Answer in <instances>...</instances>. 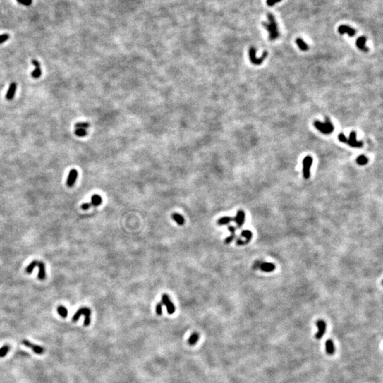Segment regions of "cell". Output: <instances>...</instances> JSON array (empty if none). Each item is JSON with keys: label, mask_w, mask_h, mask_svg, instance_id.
I'll return each instance as SVG.
<instances>
[{"label": "cell", "mask_w": 383, "mask_h": 383, "mask_svg": "<svg viewBox=\"0 0 383 383\" xmlns=\"http://www.w3.org/2000/svg\"><path fill=\"white\" fill-rule=\"evenodd\" d=\"M267 20H268V22H262V26L268 31L269 39L270 41H275L280 36V33H279L278 27H277L275 16L271 13H268L267 14Z\"/></svg>", "instance_id": "6da1fadb"}, {"label": "cell", "mask_w": 383, "mask_h": 383, "mask_svg": "<svg viewBox=\"0 0 383 383\" xmlns=\"http://www.w3.org/2000/svg\"><path fill=\"white\" fill-rule=\"evenodd\" d=\"M314 126L318 131L322 132L324 134H330L334 131V125H333L331 120L329 119V117L327 116L325 118V121L324 123L318 121V120L314 121Z\"/></svg>", "instance_id": "7a4b0ae2"}, {"label": "cell", "mask_w": 383, "mask_h": 383, "mask_svg": "<svg viewBox=\"0 0 383 383\" xmlns=\"http://www.w3.org/2000/svg\"><path fill=\"white\" fill-rule=\"evenodd\" d=\"M35 267H38V268H39V272H38V278L39 279V280H44L46 277V268H45V265L43 262L38 261V260H33V262H31V263L26 267V270H25V272L28 274L31 273Z\"/></svg>", "instance_id": "3957f363"}, {"label": "cell", "mask_w": 383, "mask_h": 383, "mask_svg": "<svg viewBox=\"0 0 383 383\" xmlns=\"http://www.w3.org/2000/svg\"><path fill=\"white\" fill-rule=\"evenodd\" d=\"M85 316V322H84V325L85 327H87L90 324V322H91V319H90V317H91V310H90V308H87V307H81L75 312L74 315H73V322H77V321L79 319V318L81 317V316Z\"/></svg>", "instance_id": "277c9868"}, {"label": "cell", "mask_w": 383, "mask_h": 383, "mask_svg": "<svg viewBox=\"0 0 383 383\" xmlns=\"http://www.w3.org/2000/svg\"><path fill=\"white\" fill-rule=\"evenodd\" d=\"M255 54H256V49L254 47H251L250 50H249V58H250V61L253 64L256 65V66H259V65L261 64L267 56V53L266 51L263 52L262 57L260 58H256Z\"/></svg>", "instance_id": "5b68a950"}, {"label": "cell", "mask_w": 383, "mask_h": 383, "mask_svg": "<svg viewBox=\"0 0 383 383\" xmlns=\"http://www.w3.org/2000/svg\"><path fill=\"white\" fill-rule=\"evenodd\" d=\"M313 163V159L311 156H307L304 158L302 161L303 165V177L304 179L307 180L311 176V167Z\"/></svg>", "instance_id": "8992f818"}, {"label": "cell", "mask_w": 383, "mask_h": 383, "mask_svg": "<svg viewBox=\"0 0 383 383\" xmlns=\"http://www.w3.org/2000/svg\"><path fill=\"white\" fill-rule=\"evenodd\" d=\"M161 303L163 305L165 306L167 312L169 314H173L175 312V307L174 304L170 300V297L167 294H163L161 297Z\"/></svg>", "instance_id": "52a82bcc"}, {"label": "cell", "mask_w": 383, "mask_h": 383, "mask_svg": "<svg viewBox=\"0 0 383 383\" xmlns=\"http://www.w3.org/2000/svg\"><path fill=\"white\" fill-rule=\"evenodd\" d=\"M22 344L25 346H26V347L31 348L35 353L41 355V354H43V353H44V348H42L40 346L36 345V344H33V343L30 342L29 341L26 340V339H24V340L22 341Z\"/></svg>", "instance_id": "ba28073f"}, {"label": "cell", "mask_w": 383, "mask_h": 383, "mask_svg": "<svg viewBox=\"0 0 383 383\" xmlns=\"http://www.w3.org/2000/svg\"><path fill=\"white\" fill-rule=\"evenodd\" d=\"M346 143H348L350 146L353 147V148H361V147H363V142L357 141V140H356V133L355 131L351 132L349 138L347 139Z\"/></svg>", "instance_id": "9c48e42d"}, {"label": "cell", "mask_w": 383, "mask_h": 383, "mask_svg": "<svg viewBox=\"0 0 383 383\" xmlns=\"http://www.w3.org/2000/svg\"><path fill=\"white\" fill-rule=\"evenodd\" d=\"M338 31L340 34L343 35L345 34V33H347L349 36L351 37H353L356 34V31L354 28L350 27V26H347V25H341L339 28H338Z\"/></svg>", "instance_id": "30bf717a"}, {"label": "cell", "mask_w": 383, "mask_h": 383, "mask_svg": "<svg viewBox=\"0 0 383 383\" xmlns=\"http://www.w3.org/2000/svg\"><path fill=\"white\" fill-rule=\"evenodd\" d=\"M78 170H75V169H72V170L70 171L68 179H67V182H66L67 185H68L69 187H73V185H74L75 183V181H76L77 178H78Z\"/></svg>", "instance_id": "8fae6325"}, {"label": "cell", "mask_w": 383, "mask_h": 383, "mask_svg": "<svg viewBox=\"0 0 383 383\" xmlns=\"http://www.w3.org/2000/svg\"><path fill=\"white\" fill-rule=\"evenodd\" d=\"M245 215L244 211L238 210V212H237L236 216L235 217V218H233L234 222L236 224L238 228H241V227L243 226L244 221H245Z\"/></svg>", "instance_id": "7c38bea8"}, {"label": "cell", "mask_w": 383, "mask_h": 383, "mask_svg": "<svg viewBox=\"0 0 383 383\" xmlns=\"http://www.w3.org/2000/svg\"><path fill=\"white\" fill-rule=\"evenodd\" d=\"M317 326L319 331H318V332L316 334L315 337L317 338V339H321L323 336H324V333L326 332V327H327V325H326V323L324 322V321L318 320L317 322Z\"/></svg>", "instance_id": "4fadbf2b"}, {"label": "cell", "mask_w": 383, "mask_h": 383, "mask_svg": "<svg viewBox=\"0 0 383 383\" xmlns=\"http://www.w3.org/2000/svg\"><path fill=\"white\" fill-rule=\"evenodd\" d=\"M16 89H17V84L15 82H13L10 84L9 88H8L7 92L6 94V99L9 101H11L14 99L15 94H16Z\"/></svg>", "instance_id": "5bb4252c"}, {"label": "cell", "mask_w": 383, "mask_h": 383, "mask_svg": "<svg viewBox=\"0 0 383 383\" xmlns=\"http://www.w3.org/2000/svg\"><path fill=\"white\" fill-rule=\"evenodd\" d=\"M366 41H367V38L365 36H362L360 37H359L356 41V46L360 50V51H363V52H368L369 49L367 46H365V43Z\"/></svg>", "instance_id": "9a60e30c"}, {"label": "cell", "mask_w": 383, "mask_h": 383, "mask_svg": "<svg viewBox=\"0 0 383 383\" xmlns=\"http://www.w3.org/2000/svg\"><path fill=\"white\" fill-rule=\"evenodd\" d=\"M260 269L262 271L265 272H270L274 271L275 269V265L272 262H262L260 265Z\"/></svg>", "instance_id": "2e32d148"}, {"label": "cell", "mask_w": 383, "mask_h": 383, "mask_svg": "<svg viewBox=\"0 0 383 383\" xmlns=\"http://www.w3.org/2000/svg\"><path fill=\"white\" fill-rule=\"evenodd\" d=\"M102 203V197L100 196V195L95 194V195H93L92 196L91 202H90V204H91L92 206H93V207H97V206L101 205Z\"/></svg>", "instance_id": "e0dca14e"}, {"label": "cell", "mask_w": 383, "mask_h": 383, "mask_svg": "<svg viewBox=\"0 0 383 383\" xmlns=\"http://www.w3.org/2000/svg\"><path fill=\"white\" fill-rule=\"evenodd\" d=\"M233 221V218L230 217H222L217 220V224L219 226L228 225Z\"/></svg>", "instance_id": "ac0fdd59"}, {"label": "cell", "mask_w": 383, "mask_h": 383, "mask_svg": "<svg viewBox=\"0 0 383 383\" xmlns=\"http://www.w3.org/2000/svg\"><path fill=\"white\" fill-rule=\"evenodd\" d=\"M172 219H173L175 221L179 226H183L185 222V219H184V217L178 213H173V214H172Z\"/></svg>", "instance_id": "d6986e66"}, {"label": "cell", "mask_w": 383, "mask_h": 383, "mask_svg": "<svg viewBox=\"0 0 383 383\" xmlns=\"http://www.w3.org/2000/svg\"><path fill=\"white\" fill-rule=\"evenodd\" d=\"M326 346V351L329 355H332L335 352V348H334V343L332 340H327L325 344Z\"/></svg>", "instance_id": "ffe728a7"}, {"label": "cell", "mask_w": 383, "mask_h": 383, "mask_svg": "<svg viewBox=\"0 0 383 383\" xmlns=\"http://www.w3.org/2000/svg\"><path fill=\"white\" fill-rule=\"evenodd\" d=\"M241 236L244 237V238H245V240L244 241H245V245H246V244H248L249 242L251 241V239L253 238L252 232L250 231H249V230L242 231L241 233Z\"/></svg>", "instance_id": "44dd1931"}, {"label": "cell", "mask_w": 383, "mask_h": 383, "mask_svg": "<svg viewBox=\"0 0 383 383\" xmlns=\"http://www.w3.org/2000/svg\"><path fill=\"white\" fill-rule=\"evenodd\" d=\"M296 43H297V45L298 46L299 49H300L301 51H308V49H309L308 45H307V43L304 42V41L302 39V38H297V39H296Z\"/></svg>", "instance_id": "7402d4cb"}, {"label": "cell", "mask_w": 383, "mask_h": 383, "mask_svg": "<svg viewBox=\"0 0 383 383\" xmlns=\"http://www.w3.org/2000/svg\"><path fill=\"white\" fill-rule=\"evenodd\" d=\"M199 339H200V336L197 333H193L191 336H190V338H189L188 340V343L191 346H194L197 344V342L198 341Z\"/></svg>", "instance_id": "603a6c76"}, {"label": "cell", "mask_w": 383, "mask_h": 383, "mask_svg": "<svg viewBox=\"0 0 383 383\" xmlns=\"http://www.w3.org/2000/svg\"><path fill=\"white\" fill-rule=\"evenodd\" d=\"M57 312L59 314V315L63 318H66L68 317V309H67L64 306H59L57 309Z\"/></svg>", "instance_id": "cb8c5ba5"}, {"label": "cell", "mask_w": 383, "mask_h": 383, "mask_svg": "<svg viewBox=\"0 0 383 383\" xmlns=\"http://www.w3.org/2000/svg\"><path fill=\"white\" fill-rule=\"evenodd\" d=\"M356 161H357V163L358 164V165H365L367 163V162H368V159H367V157L365 156V155H361L358 157Z\"/></svg>", "instance_id": "d4e9b609"}, {"label": "cell", "mask_w": 383, "mask_h": 383, "mask_svg": "<svg viewBox=\"0 0 383 383\" xmlns=\"http://www.w3.org/2000/svg\"><path fill=\"white\" fill-rule=\"evenodd\" d=\"M75 134L78 137H84L87 134V132L86 129H83V128H75Z\"/></svg>", "instance_id": "484cf974"}, {"label": "cell", "mask_w": 383, "mask_h": 383, "mask_svg": "<svg viewBox=\"0 0 383 383\" xmlns=\"http://www.w3.org/2000/svg\"><path fill=\"white\" fill-rule=\"evenodd\" d=\"M31 75L33 78H35V79H38V78H39L41 76V75H42V71H41V68H35V69L32 71V73H31Z\"/></svg>", "instance_id": "4316f807"}, {"label": "cell", "mask_w": 383, "mask_h": 383, "mask_svg": "<svg viewBox=\"0 0 383 383\" xmlns=\"http://www.w3.org/2000/svg\"><path fill=\"white\" fill-rule=\"evenodd\" d=\"M9 351V346L8 345H4L0 348V358H3L6 356L7 353Z\"/></svg>", "instance_id": "83f0119b"}, {"label": "cell", "mask_w": 383, "mask_h": 383, "mask_svg": "<svg viewBox=\"0 0 383 383\" xmlns=\"http://www.w3.org/2000/svg\"><path fill=\"white\" fill-rule=\"evenodd\" d=\"M90 123L87 122H79V123H75V128H83V129H87L90 127Z\"/></svg>", "instance_id": "f1b7e54d"}, {"label": "cell", "mask_w": 383, "mask_h": 383, "mask_svg": "<svg viewBox=\"0 0 383 383\" xmlns=\"http://www.w3.org/2000/svg\"><path fill=\"white\" fill-rule=\"evenodd\" d=\"M155 312L158 316H161L163 314V304L161 302H158L155 306Z\"/></svg>", "instance_id": "f546056e"}, {"label": "cell", "mask_w": 383, "mask_h": 383, "mask_svg": "<svg viewBox=\"0 0 383 383\" xmlns=\"http://www.w3.org/2000/svg\"><path fill=\"white\" fill-rule=\"evenodd\" d=\"M236 234L231 233V236H229L227 237V238H226L224 243L225 244H230L232 241H233L234 239L236 238Z\"/></svg>", "instance_id": "4dcf8cb0"}, {"label": "cell", "mask_w": 383, "mask_h": 383, "mask_svg": "<svg viewBox=\"0 0 383 383\" xmlns=\"http://www.w3.org/2000/svg\"><path fill=\"white\" fill-rule=\"evenodd\" d=\"M9 35L7 33H4V34L0 35V44L6 42L7 40L9 39Z\"/></svg>", "instance_id": "1f68e13d"}, {"label": "cell", "mask_w": 383, "mask_h": 383, "mask_svg": "<svg viewBox=\"0 0 383 383\" xmlns=\"http://www.w3.org/2000/svg\"><path fill=\"white\" fill-rule=\"evenodd\" d=\"M19 4L24 5V6H29L32 4L33 0H16Z\"/></svg>", "instance_id": "d6a6232c"}, {"label": "cell", "mask_w": 383, "mask_h": 383, "mask_svg": "<svg viewBox=\"0 0 383 383\" xmlns=\"http://www.w3.org/2000/svg\"><path fill=\"white\" fill-rule=\"evenodd\" d=\"M281 1H282V0H267V4L269 6H272L275 4L280 2Z\"/></svg>", "instance_id": "836d02e7"}, {"label": "cell", "mask_w": 383, "mask_h": 383, "mask_svg": "<svg viewBox=\"0 0 383 383\" xmlns=\"http://www.w3.org/2000/svg\"><path fill=\"white\" fill-rule=\"evenodd\" d=\"M339 140H340L341 142H342V143H346V142H347V138H346L345 135L342 133L339 135Z\"/></svg>", "instance_id": "e575fe53"}, {"label": "cell", "mask_w": 383, "mask_h": 383, "mask_svg": "<svg viewBox=\"0 0 383 383\" xmlns=\"http://www.w3.org/2000/svg\"><path fill=\"white\" fill-rule=\"evenodd\" d=\"M91 207H92V205L90 203H84L81 205V209L83 210H87L89 209Z\"/></svg>", "instance_id": "d590c367"}, {"label": "cell", "mask_w": 383, "mask_h": 383, "mask_svg": "<svg viewBox=\"0 0 383 383\" xmlns=\"http://www.w3.org/2000/svg\"><path fill=\"white\" fill-rule=\"evenodd\" d=\"M31 63H32L33 66H34L35 68H41V64H40V63L37 61V60L33 59L32 61H31Z\"/></svg>", "instance_id": "8d00e7d4"}, {"label": "cell", "mask_w": 383, "mask_h": 383, "mask_svg": "<svg viewBox=\"0 0 383 383\" xmlns=\"http://www.w3.org/2000/svg\"><path fill=\"white\" fill-rule=\"evenodd\" d=\"M228 230L231 233H236V231L235 227L233 226H229L228 227Z\"/></svg>", "instance_id": "74e56055"}]
</instances>
